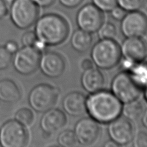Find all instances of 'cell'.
Returning a JSON list of instances; mask_svg holds the SVG:
<instances>
[{"instance_id":"3957f363","label":"cell","mask_w":147,"mask_h":147,"mask_svg":"<svg viewBox=\"0 0 147 147\" xmlns=\"http://www.w3.org/2000/svg\"><path fill=\"white\" fill-rule=\"evenodd\" d=\"M91 59L99 69L110 70L121 59L120 47L114 39H102L94 45L91 52Z\"/></svg>"},{"instance_id":"4fadbf2b","label":"cell","mask_w":147,"mask_h":147,"mask_svg":"<svg viewBox=\"0 0 147 147\" xmlns=\"http://www.w3.org/2000/svg\"><path fill=\"white\" fill-rule=\"evenodd\" d=\"M39 68L47 77L56 78L61 76L64 73L65 63L63 57L59 53L47 51L41 54Z\"/></svg>"},{"instance_id":"5bb4252c","label":"cell","mask_w":147,"mask_h":147,"mask_svg":"<svg viewBox=\"0 0 147 147\" xmlns=\"http://www.w3.org/2000/svg\"><path fill=\"white\" fill-rule=\"evenodd\" d=\"M120 47L121 56L134 63H137L147 56V43L141 38H127Z\"/></svg>"},{"instance_id":"f1b7e54d","label":"cell","mask_w":147,"mask_h":147,"mask_svg":"<svg viewBox=\"0 0 147 147\" xmlns=\"http://www.w3.org/2000/svg\"><path fill=\"white\" fill-rule=\"evenodd\" d=\"M37 41V38L35 32L29 31L25 32L22 38V42L24 46H34V45Z\"/></svg>"},{"instance_id":"7402d4cb","label":"cell","mask_w":147,"mask_h":147,"mask_svg":"<svg viewBox=\"0 0 147 147\" xmlns=\"http://www.w3.org/2000/svg\"><path fill=\"white\" fill-rule=\"evenodd\" d=\"M57 143L63 147H72L77 143L74 131L66 130L62 131L58 136Z\"/></svg>"},{"instance_id":"8d00e7d4","label":"cell","mask_w":147,"mask_h":147,"mask_svg":"<svg viewBox=\"0 0 147 147\" xmlns=\"http://www.w3.org/2000/svg\"><path fill=\"white\" fill-rule=\"evenodd\" d=\"M104 146L106 147H114V146H119L116 143H114L113 141H107V142L104 145Z\"/></svg>"},{"instance_id":"e575fe53","label":"cell","mask_w":147,"mask_h":147,"mask_svg":"<svg viewBox=\"0 0 147 147\" xmlns=\"http://www.w3.org/2000/svg\"><path fill=\"white\" fill-rule=\"evenodd\" d=\"M81 67L84 70L91 69L93 67V62L90 59H84L81 62Z\"/></svg>"},{"instance_id":"7c38bea8","label":"cell","mask_w":147,"mask_h":147,"mask_svg":"<svg viewBox=\"0 0 147 147\" xmlns=\"http://www.w3.org/2000/svg\"><path fill=\"white\" fill-rule=\"evenodd\" d=\"M77 143L90 146L97 142L101 134L98 122L91 117H84L76 123L74 130Z\"/></svg>"},{"instance_id":"2e32d148","label":"cell","mask_w":147,"mask_h":147,"mask_svg":"<svg viewBox=\"0 0 147 147\" xmlns=\"http://www.w3.org/2000/svg\"><path fill=\"white\" fill-rule=\"evenodd\" d=\"M62 107L68 115L79 117L86 112V97L80 92H71L63 99Z\"/></svg>"},{"instance_id":"44dd1931","label":"cell","mask_w":147,"mask_h":147,"mask_svg":"<svg viewBox=\"0 0 147 147\" xmlns=\"http://www.w3.org/2000/svg\"><path fill=\"white\" fill-rule=\"evenodd\" d=\"M128 72L141 88L145 87L147 85V56L142 61L136 63Z\"/></svg>"},{"instance_id":"836d02e7","label":"cell","mask_w":147,"mask_h":147,"mask_svg":"<svg viewBox=\"0 0 147 147\" xmlns=\"http://www.w3.org/2000/svg\"><path fill=\"white\" fill-rule=\"evenodd\" d=\"M8 7L5 0H0V19L7 14Z\"/></svg>"},{"instance_id":"1f68e13d","label":"cell","mask_w":147,"mask_h":147,"mask_svg":"<svg viewBox=\"0 0 147 147\" xmlns=\"http://www.w3.org/2000/svg\"><path fill=\"white\" fill-rule=\"evenodd\" d=\"M38 7L48 8L54 4L56 0H33Z\"/></svg>"},{"instance_id":"d4e9b609","label":"cell","mask_w":147,"mask_h":147,"mask_svg":"<svg viewBox=\"0 0 147 147\" xmlns=\"http://www.w3.org/2000/svg\"><path fill=\"white\" fill-rule=\"evenodd\" d=\"M100 39H114L117 34V29L114 24L111 22L103 23L97 31Z\"/></svg>"},{"instance_id":"74e56055","label":"cell","mask_w":147,"mask_h":147,"mask_svg":"<svg viewBox=\"0 0 147 147\" xmlns=\"http://www.w3.org/2000/svg\"><path fill=\"white\" fill-rule=\"evenodd\" d=\"M143 88H144V96H145V98L146 99V101H147V85Z\"/></svg>"},{"instance_id":"603a6c76","label":"cell","mask_w":147,"mask_h":147,"mask_svg":"<svg viewBox=\"0 0 147 147\" xmlns=\"http://www.w3.org/2000/svg\"><path fill=\"white\" fill-rule=\"evenodd\" d=\"M117 5L127 12L136 11L145 6L146 0H117Z\"/></svg>"},{"instance_id":"d6a6232c","label":"cell","mask_w":147,"mask_h":147,"mask_svg":"<svg viewBox=\"0 0 147 147\" xmlns=\"http://www.w3.org/2000/svg\"><path fill=\"white\" fill-rule=\"evenodd\" d=\"M5 49H6L10 53L13 54L18 51V46L16 42L10 41L7 42L6 45H5Z\"/></svg>"},{"instance_id":"d590c367","label":"cell","mask_w":147,"mask_h":147,"mask_svg":"<svg viewBox=\"0 0 147 147\" xmlns=\"http://www.w3.org/2000/svg\"><path fill=\"white\" fill-rule=\"evenodd\" d=\"M142 123L144 127L147 128V109L145 110L142 115Z\"/></svg>"},{"instance_id":"277c9868","label":"cell","mask_w":147,"mask_h":147,"mask_svg":"<svg viewBox=\"0 0 147 147\" xmlns=\"http://www.w3.org/2000/svg\"><path fill=\"white\" fill-rule=\"evenodd\" d=\"M10 13L14 24L20 29H26L38 20L39 7L33 0H13Z\"/></svg>"},{"instance_id":"d6986e66","label":"cell","mask_w":147,"mask_h":147,"mask_svg":"<svg viewBox=\"0 0 147 147\" xmlns=\"http://www.w3.org/2000/svg\"><path fill=\"white\" fill-rule=\"evenodd\" d=\"M93 37L90 33L81 29L75 31L71 39V44L73 49L78 52H85L91 46Z\"/></svg>"},{"instance_id":"f546056e","label":"cell","mask_w":147,"mask_h":147,"mask_svg":"<svg viewBox=\"0 0 147 147\" xmlns=\"http://www.w3.org/2000/svg\"><path fill=\"white\" fill-rule=\"evenodd\" d=\"M111 16L114 18V20L119 21L121 20L127 14V11L125 10L121 7L119 6H116L114 9H113L110 12Z\"/></svg>"},{"instance_id":"4dcf8cb0","label":"cell","mask_w":147,"mask_h":147,"mask_svg":"<svg viewBox=\"0 0 147 147\" xmlns=\"http://www.w3.org/2000/svg\"><path fill=\"white\" fill-rule=\"evenodd\" d=\"M84 0H59L62 6L67 9H75L82 4Z\"/></svg>"},{"instance_id":"83f0119b","label":"cell","mask_w":147,"mask_h":147,"mask_svg":"<svg viewBox=\"0 0 147 147\" xmlns=\"http://www.w3.org/2000/svg\"><path fill=\"white\" fill-rule=\"evenodd\" d=\"M133 145L135 147H147V132L140 131L133 138Z\"/></svg>"},{"instance_id":"52a82bcc","label":"cell","mask_w":147,"mask_h":147,"mask_svg":"<svg viewBox=\"0 0 147 147\" xmlns=\"http://www.w3.org/2000/svg\"><path fill=\"white\" fill-rule=\"evenodd\" d=\"M28 141L24 126L16 120H10L0 130V145L3 147H23Z\"/></svg>"},{"instance_id":"7a4b0ae2","label":"cell","mask_w":147,"mask_h":147,"mask_svg":"<svg viewBox=\"0 0 147 147\" xmlns=\"http://www.w3.org/2000/svg\"><path fill=\"white\" fill-rule=\"evenodd\" d=\"M35 33L38 40L46 46H56L67 38L69 27L62 16L50 13L36 20Z\"/></svg>"},{"instance_id":"8992f818","label":"cell","mask_w":147,"mask_h":147,"mask_svg":"<svg viewBox=\"0 0 147 147\" xmlns=\"http://www.w3.org/2000/svg\"><path fill=\"white\" fill-rule=\"evenodd\" d=\"M111 88L112 92L124 103L138 99L142 90L127 71L120 72L115 76Z\"/></svg>"},{"instance_id":"9a60e30c","label":"cell","mask_w":147,"mask_h":147,"mask_svg":"<svg viewBox=\"0 0 147 147\" xmlns=\"http://www.w3.org/2000/svg\"><path fill=\"white\" fill-rule=\"evenodd\" d=\"M67 117L62 110L52 108L47 110L42 116L40 126L46 134H52L64 127Z\"/></svg>"},{"instance_id":"e0dca14e","label":"cell","mask_w":147,"mask_h":147,"mask_svg":"<svg viewBox=\"0 0 147 147\" xmlns=\"http://www.w3.org/2000/svg\"><path fill=\"white\" fill-rule=\"evenodd\" d=\"M82 87L89 93H94L101 90L104 85V78L99 70L91 68L85 70L81 76Z\"/></svg>"},{"instance_id":"4316f807","label":"cell","mask_w":147,"mask_h":147,"mask_svg":"<svg viewBox=\"0 0 147 147\" xmlns=\"http://www.w3.org/2000/svg\"><path fill=\"white\" fill-rule=\"evenodd\" d=\"M12 60V54L7 50L0 47V70H3L7 68Z\"/></svg>"},{"instance_id":"ac0fdd59","label":"cell","mask_w":147,"mask_h":147,"mask_svg":"<svg viewBox=\"0 0 147 147\" xmlns=\"http://www.w3.org/2000/svg\"><path fill=\"white\" fill-rule=\"evenodd\" d=\"M21 93L18 86L10 80L0 81V100L7 103H14L20 99Z\"/></svg>"},{"instance_id":"6da1fadb","label":"cell","mask_w":147,"mask_h":147,"mask_svg":"<svg viewBox=\"0 0 147 147\" xmlns=\"http://www.w3.org/2000/svg\"><path fill=\"white\" fill-rule=\"evenodd\" d=\"M122 102L112 92L101 90L86 98V112L97 122L103 124L112 121L120 116Z\"/></svg>"},{"instance_id":"ba28073f","label":"cell","mask_w":147,"mask_h":147,"mask_svg":"<svg viewBox=\"0 0 147 147\" xmlns=\"http://www.w3.org/2000/svg\"><path fill=\"white\" fill-rule=\"evenodd\" d=\"M41 52L34 46H28L18 50L14 58V67L22 75H30L39 68Z\"/></svg>"},{"instance_id":"5b68a950","label":"cell","mask_w":147,"mask_h":147,"mask_svg":"<svg viewBox=\"0 0 147 147\" xmlns=\"http://www.w3.org/2000/svg\"><path fill=\"white\" fill-rule=\"evenodd\" d=\"M59 90L49 84L42 83L35 86L29 95V103L37 112H45L56 104Z\"/></svg>"},{"instance_id":"8fae6325","label":"cell","mask_w":147,"mask_h":147,"mask_svg":"<svg viewBox=\"0 0 147 147\" xmlns=\"http://www.w3.org/2000/svg\"><path fill=\"white\" fill-rule=\"evenodd\" d=\"M108 124L109 137L118 146L127 145L132 142L134 137V128L130 120L125 117H118Z\"/></svg>"},{"instance_id":"9c48e42d","label":"cell","mask_w":147,"mask_h":147,"mask_svg":"<svg viewBox=\"0 0 147 147\" xmlns=\"http://www.w3.org/2000/svg\"><path fill=\"white\" fill-rule=\"evenodd\" d=\"M76 22L80 29L90 34L95 33L104 23L103 12L93 3H88L78 10Z\"/></svg>"},{"instance_id":"cb8c5ba5","label":"cell","mask_w":147,"mask_h":147,"mask_svg":"<svg viewBox=\"0 0 147 147\" xmlns=\"http://www.w3.org/2000/svg\"><path fill=\"white\" fill-rule=\"evenodd\" d=\"M15 120L20 124L26 127L30 125L34 119V114L32 110L27 108H22L18 110L15 114Z\"/></svg>"},{"instance_id":"484cf974","label":"cell","mask_w":147,"mask_h":147,"mask_svg":"<svg viewBox=\"0 0 147 147\" xmlns=\"http://www.w3.org/2000/svg\"><path fill=\"white\" fill-rule=\"evenodd\" d=\"M93 4L102 12H110L117 6V0H92Z\"/></svg>"},{"instance_id":"ffe728a7","label":"cell","mask_w":147,"mask_h":147,"mask_svg":"<svg viewBox=\"0 0 147 147\" xmlns=\"http://www.w3.org/2000/svg\"><path fill=\"white\" fill-rule=\"evenodd\" d=\"M145 106L142 101L137 99L125 103L122 107L121 114L123 117L131 121H137L142 116L145 112Z\"/></svg>"},{"instance_id":"30bf717a","label":"cell","mask_w":147,"mask_h":147,"mask_svg":"<svg viewBox=\"0 0 147 147\" xmlns=\"http://www.w3.org/2000/svg\"><path fill=\"white\" fill-rule=\"evenodd\" d=\"M120 30L127 38H141L147 34V16L140 10L128 12L121 20Z\"/></svg>"}]
</instances>
